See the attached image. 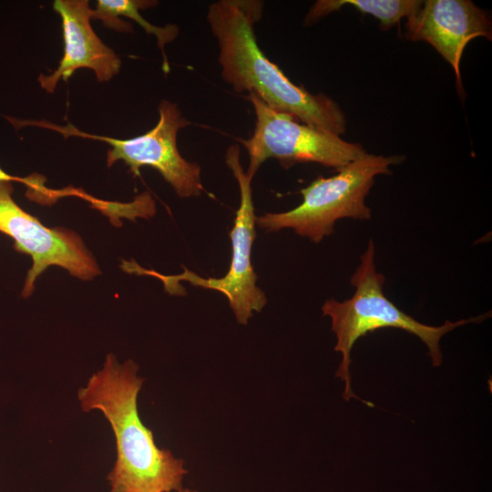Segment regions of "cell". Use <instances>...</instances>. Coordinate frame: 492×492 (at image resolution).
I'll return each mask as SVG.
<instances>
[{"mask_svg": "<svg viewBox=\"0 0 492 492\" xmlns=\"http://www.w3.org/2000/svg\"><path fill=\"white\" fill-rule=\"evenodd\" d=\"M259 5L220 0L209 5L206 20L219 46L221 78L236 93H252L272 110L343 135L346 118L340 106L293 84L261 51L253 27L261 18Z\"/></svg>", "mask_w": 492, "mask_h": 492, "instance_id": "6da1fadb", "label": "cell"}, {"mask_svg": "<svg viewBox=\"0 0 492 492\" xmlns=\"http://www.w3.org/2000/svg\"><path fill=\"white\" fill-rule=\"evenodd\" d=\"M138 366L119 364L109 354L102 369L77 392L82 410L103 413L116 438L117 460L108 475L109 492H175L188 474L184 460L157 446L152 431L142 423L137 405L144 378Z\"/></svg>", "mask_w": 492, "mask_h": 492, "instance_id": "7a4b0ae2", "label": "cell"}, {"mask_svg": "<svg viewBox=\"0 0 492 492\" xmlns=\"http://www.w3.org/2000/svg\"><path fill=\"white\" fill-rule=\"evenodd\" d=\"M385 279L376 271L374 264V244L370 240L362 254L360 264L350 279L355 291L343 302L328 299L322 306L323 316L332 322V331L336 336L334 351L342 354V361L335 376L344 383L343 396L345 401L352 397L361 400L351 385V352L355 342L370 332L382 328H397L416 335L428 348L433 366H439L443 357L440 339L446 333L469 323H480L490 316V312L477 317L456 322L446 320L440 326H431L416 321L395 305L384 293Z\"/></svg>", "mask_w": 492, "mask_h": 492, "instance_id": "3957f363", "label": "cell"}, {"mask_svg": "<svg viewBox=\"0 0 492 492\" xmlns=\"http://www.w3.org/2000/svg\"><path fill=\"white\" fill-rule=\"evenodd\" d=\"M404 159V156L367 153L337 170L335 175L320 176L302 189V201L296 208L256 217V225L267 232L292 229L298 235L318 243L334 231L335 222L340 219H371L365 198L374 178L389 174L390 166Z\"/></svg>", "mask_w": 492, "mask_h": 492, "instance_id": "277c9868", "label": "cell"}, {"mask_svg": "<svg viewBox=\"0 0 492 492\" xmlns=\"http://www.w3.org/2000/svg\"><path fill=\"white\" fill-rule=\"evenodd\" d=\"M245 97L256 118L252 135L241 140L250 157L246 173L251 179L269 159H278L284 168L314 162L339 170L367 154L359 143L345 141L329 130L272 110L252 93Z\"/></svg>", "mask_w": 492, "mask_h": 492, "instance_id": "5b68a950", "label": "cell"}, {"mask_svg": "<svg viewBox=\"0 0 492 492\" xmlns=\"http://www.w3.org/2000/svg\"><path fill=\"white\" fill-rule=\"evenodd\" d=\"M158 111L159 120L152 129L128 139L84 133L71 124L60 127L41 121L39 125L58 131L65 138L77 136L105 141L110 146L107 151L108 167L122 160L134 176L139 175L141 167H152L180 198L200 196L203 191L200 166L186 160L177 147L178 132L189 126L190 121L176 103L166 99L160 101Z\"/></svg>", "mask_w": 492, "mask_h": 492, "instance_id": "8992f818", "label": "cell"}, {"mask_svg": "<svg viewBox=\"0 0 492 492\" xmlns=\"http://www.w3.org/2000/svg\"><path fill=\"white\" fill-rule=\"evenodd\" d=\"M241 149L238 145L227 149L225 162L236 179L240 190V206L236 211L234 224L230 232L231 260L227 273L220 278H203L184 268V272L176 276H163L146 271L159 277L168 287L177 282L186 281L204 289L221 292L229 301L236 320L246 325L254 313H260L267 303L265 293L257 286V275L251 263V249L256 237V215L251 193V180L241 163Z\"/></svg>", "mask_w": 492, "mask_h": 492, "instance_id": "52a82bcc", "label": "cell"}, {"mask_svg": "<svg viewBox=\"0 0 492 492\" xmlns=\"http://www.w3.org/2000/svg\"><path fill=\"white\" fill-rule=\"evenodd\" d=\"M13 191L12 181H0V232L14 240L18 252L32 259L22 290L23 298L33 293L36 279L52 265L62 267L83 281L100 274L96 259L77 233L64 228L46 227L15 203Z\"/></svg>", "mask_w": 492, "mask_h": 492, "instance_id": "ba28073f", "label": "cell"}, {"mask_svg": "<svg viewBox=\"0 0 492 492\" xmlns=\"http://www.w3.org/2000/svg\"><path fill=\"white\" fill-rule=\"evenodd\" d=\"M491 20L484 10L469 0H426L407 17L405 36L430 44L453 67L456 86L463 92L460 60L472 39L491 40Z\"/></svg>", "mask_w": 492, "mask_h": 492, "instance_id": "9c48e42d", "label": "cell"}, {"mask_svg": "<svg viewBox=\"0 0 492 492\" xmlns=\"http://www.w3.org/2000/svg\"><path fill=\"white\" fill-rule=\"evenodd\" d=\"M53 8L61 17L64 54L51 75H39L40 87L53 93L59 80L67 81L79 68L92 69L99 82H107L116 76L120 70L121 60L92 28L93 9L89 7V2L56 0Z\"/></svg>", "mask_w": 492, "mask_h": 492, "instance_id": "30bf717a", "label": "cell"}, {"mask_svg": "<svg viewBox=\"0 0 492 492\" xmlns=\"http://www.w3.org/2000/svg\"><path fill=\"white\" fill-rule=\"evenodd\" d=\"M156 5L157 1L149 0H98L96 9H93V18L101 20L105 26L121 33H132L133 28L130 23L119 19V16L136 21L149 35H153L157 38L163 57V71L168 73L169 66L165 46L177 37L179 28L176 25L156 26L141 16L139 9L149 8Z\"/></svg>", "mask_w": 492, "mask_h": 492, "instance_id": "8fae6325", "label": "cell"}, {"mask_svg": "<svg viewBox=\"0 0 492 492\" xmlns=\"http://www.w3.org/2000/svg\"><path fill=\"white\" fill-rule=\"evenodd\" d=\"M352 5L363 14H369L380 21L382 29L386 30L399 23L401 18L409 17L423 5L421 0H320L305 16V24L311 25L343 5Z\"/></svg>", "mask_w": 492, "mask_h": 492, "instance_id": "7c38bea8", "label": "cell"}, {"mask_svg": "<svg viewBox=\"0 0 492 492\" xmlns=\"http://www.w3.org/2000/svg\"><path fill=\"white\" fill-rule=\"evenodd\" d=\"M0 181H19L24 184H26L28 187L32 188L36 184L35 176H29L26 178L15 177L7 174L0 168Z\"/></svg>", "mask_w": 492, "mask_h": 492, "instance_id": "4fadbf2b", "label": "cell"}, {"mask_svg": "<svg viewBox=\"0 0 492 492\" xmlns=\"http://www.w3.org/2000/svg\"><path fill=\"white\" fill-rule=\"evenodd\" d=\"M175 492H200L198 490H195V489H190V488H182L179 491H175Z\"/></svg>", "mask_w": 492, "mask_h": 492, "instance_id": "5bb4252c", "label": "cell"}]
</instances>
